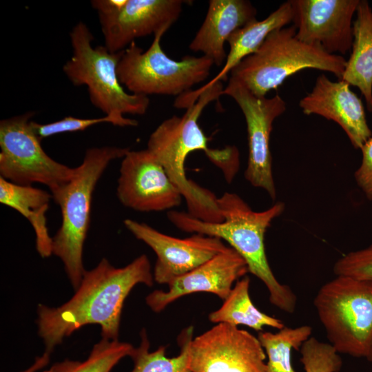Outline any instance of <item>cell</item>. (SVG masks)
I'll return each mask as SVG.
<instances>
[{
  "label": "cell",
  "mask_w": 372,
  "mask_h": 372,
  "mask_svg": "<svg viewBox=\"0 0 372 372\" xmlns=\"http://www.w3.org/2000/svg\"><path fill=\"white\" fill-rule=\"evenodd\" d=\"M368 360H369L371 362H372V350L369 355V357L366 358Z\"/></svg>",
  "instance_id": "cell-33"
},
{
  "label": "cell",
  "mask_w": 372,
  "mask_h": 372,
  "mask_svg": "<svg viewBox=\"0 0 372 372\" xmlns=\"http://www.w3.org/2000/svg\"><path fill=\"white\" fill-rule=\"evenodd\" d=\"M72 54L63 71L74 86L87 87L91 103L105 115L114 118L119 127H134L138 121L125 114H145L149 105L147 96L126 91L119 81L117 66L123 51L112 52L105 45L93 46L94 36L79 21L70 32Z\"/></svg>",
  "instance_id": "cell-5"
},
{
  "label": "cell",
  "mask_w": 372,
  "mask_h": 372,
  "mask_svg": "<svg viewBox=\"0 0 372 372\" xmlns=\"http://www.w3.org/2000/svg\"><path fill=\"white\" fill-rule=\"evenodd\" d=\"M134 347L118 340L102 338L94 345L88 358L74 372H110L123 358L131 356Z\"/></svg>",
  "instance_id": "cell-25"
},
{
  "label": "cell",
  "mask_w": 372,
  "mask_h": 372,
  "mask_svg": "<svg viewBox=\"0 0 372 372\" xmlns=\"http://www.w3.org/2000/svg\"><path fill=\"white\" fill-rule=\"evenodd\" d=\"M249 273L243 258L228 248L209 260L168 284V290H155L145 298L146 304L159 313L184 296L198 292L215 294L222 300L229 296L235 282Z\"/></svg>",
  "instance_id": "cell-15"
},
{
  "label": "cell",
  "mask_w": 372,
  "mask_h": 372,
  "mask_svg": "<svg viewBox=\"0 0 372 372\" xmlns=\"http://www.w3.org/2000/svg\"><path fill=\"white\" fill-rule=\"evenodd\" d=\"M101 123H110L113 125L119 126L118 121L114 118L107 115L91 118H82L69 116L48 123H39L32 121L31 125L41 141L43 138L61 133L83 131L92 125Z\"/></svg>",
  "instance_id": "cell-27"
},
{
  "label": "cell",
  "mask_w": 372,
  "mask_h": 372,
  "mask_svg": "<svg viewBox=\"0 0 372 372\" xmlns=\"http://www.w3.org/2000/svg\"><path fill=\"white\" fill-rule=\"evenodd\" d=\"M50 353L45 351L44 353L35 358L34 362L27 369L21 372H36L44 367L50 361Z\"/></svg>",
  "instance_id": "cell-32"
},
{
  "label": "cell",
  "mask_w": 372,
  "mask_h": 372,
  "mask_svg": "<svg viewBox=\"0 0 372 372\" xmlns=\"http://www.w3.org/2000/svg\"><path fill=\"white\" fill-rule=\"evenodd\" d=\"M353 23L352 52L340 80L357 87L372 112V9L366 0H360Z\"/></svg>",
  "instance_id": "cell-21"
},
{
  "label": "cell",
  "mask_w": 372,
  "mask_h": 372,
  "mask_svg": "<svg viewBox=\"0 0 372 372\" xmlns=\"http://www.w3.org/2000/svg\"><path fill=\"white\" fill-rule=\"evenodd\" d=\"M222 94L236 102L246 121L249 155L245 177L252 186L264 189L274 200L276 189L272 174L270 134L273 121L286 110V102L278 94L271 98L256 96L242 83L231 78Z\"/></svg>",
  "instance_id": "cell-10"
},
{
  "label": "cell",
  "mask_w": 372,
  "mask_h": 372,
  "mask_svg": "<svg viewBox=\"0 0 372 372\" xmlns=\"http://www.w3.org/2000/svg\"><path fill=\"white\" fill-rule=\"evenodd\" d=\"M335 276L372 281V245L346 254L334 264Z\"/></svg>",
  "instance_id": "cell-28"
},
{
  "label": "cell",
  "mask_w": 372,
  "mask_h": 372,
  "mask_svg": "<svg viewBox=\"0 0 372 372\" xmlns=\"http://www.w3.org/2000/svg\"><path fill=\"white\" fill-rule=\"evenodd\" d=\"M265 352L249 331L218 323L188 345L191 372H267Z\"/></svg>",
  "instance_id": "cell-11"
},
{
  "label": "cell",
  "mask_w": 372,
  "mask_h": 372,
  "mask_svg": "<svg viewBox=\"0 0 372 372\" xmlns=\"http://www.w3.org/2000/svg\"><path fill=\"white\" fill-rule=\"evenodd\" d=\"M166 32L154 34L145 51L135 41L123 51L116 72L130 93L179 96L209 76L214 63L209 57L187 55L176 61L165 54L161 40Z\"/></svg>",
  "instance_id": "cell-8"
},
{
  "label": "cell",
  "mask_w": 372,
  "mask_h": 372,
  "mask_svg": "<svg viewBox=\"0 0 372 372\" xmlns=\"http://www.w3.org/2000/svg\"><path fill=\"white\" fill-rule=\"evenodd\" d=\"M217 203L223 219L220 223L203 221L188 212L176 210L169 211L167 218L183 231L227 242L245 260L249 272L265 284L270 302L286 313H293L297 297L289 286L275 277L265 246V233L273 220L283 212L284 203L278 202L265 211H255L240 196L229 192L218 197Z\"/></svg>",
  "instance_id": "cell-3"
},
{
  "label": "cell",
  "mask_w": 372,
  "mask_h": 372,
  "mask_svg": "<svg viewBox=\"0 0 372 372\" xmlns=\"http://www.w3.org/2000/svg\"><path fill=\"white\" fill-rule=\"evenodd\" d=\"M184 3L182 0H127L116 14L99 17L104 45L112 52H119L137 38L167 31L179 18Z\"/></svg>",
  "instance_id": "cell-16"
},
{
  "label": "cell",
  "mask_w": 372,
  "mask_h": 372,
  "mask_svg": "<svg viewBox=\"0 0 372 372\" xmlns=\"http://www.w3.org/2000/svg\"><path fill=\"white\" fill-rule=\"evenodd\" d=\"M296 37L331 54H344L353 42V16L360 0H290Z\"/></svg>",
  "instance_id": "cell-14"
},
{
  "label": "cell",
  "mask_w": 372,
  "mask_h": 372,
  "mask_svg": "<svg viewBox=\"0 0 372 372\" xmlns=\"http://www.w3.org/2000/svg\"><path fill=\"white\" fill-rule=\"evenodd\" d=\"M92 7L99 17H109L118 12L127 3V0H92Z\"/></svg>",
  "instance_id": "cell-30"
},
{
  "label": "cell",
  "mask_w": 372,
  "mask_h": 372,
  "mask_svg": "<svg viewBox=\"0 0 372 372\" xmlns=\"http://www.w3.org/2000/svg\"><path fill=\"white\" fill-rule=\"evenodd\" d=\"M313 305L339 353L367 358L372 350V281L336 276L317 292Z\"/></svg>",
  "instance_id": "cell-7"
},
{
  "label": "cell",
  "mask_w": 372,
  "mask_h": 372,
  "mask_svg": "<svg viewBox=\"0 0 372 372\" xmlns=\"http://www.w3.org/2000/svg\"><path fill=\"white\" fill-rule=\"evenodd\" d=\"M80 362L65 360L53 364L48 370L43 372H74Z\"/></svg>",
  "instance_id": "cell-31"
},
{
  "label": "cell",
  "mask_w": 372,
  "mask_h": 372,
  "mask_svg": "<svg viewBox=\"0 0 372 372\" xmlns=\"http://www.w3.org/2000/svg\"><path fill=\"white\" fill-rule=\"evenodd\" d=\"M299 105L305 114H318L338 124L356 149H360L372 136L361 99L342 80L333 82L320 75Z\"/></svg>",
  "instance_id": "cell-17"
},
{
  "label": "cell",
  "mask_w": 372,
  "mask_h": 372,
  "mask_svg": "<svg viewBox=\"0 0 372 372\" xmlns=\"http://www.w3.org/2000/svg\"><path fill=\"white\" fill-rule=\"evenodd\" d=\"M154 280L145 254L118 268L102 258L94 268L85 271L80 285L68 302L57 307L38 305V333L45 351L50 353L65 338L87 324L99 325L102 338L118 340L127 296L136 285L152 287Z\"/></svg>",
  "instance_id": "cell-1"
},
{
  "label": "cell",
  "mask_w": 372,
  "mask_h": 372,
  "mask_svg": "<svg viewBox=\"0 0 372 372\" xmlns=\"http://www.w3.org/2000/svg\"><path fill=\"white\" fill-rule=\"evenodd\" d=\"M119 173L116 194L126 207L141 212L161 211L181 203L179 189L147 149L128 151Z\"/></svg>",
  "instance_id": "cell-12"
},
{
  "label": "cell",
  "mask_w": 372,
  "mask_h": 372,
  "mask_svg": "<svg viewBox=\"0 0 372 372\" xmlns=\"http://www.w3.org/2000/svg\"><path fill=\"white\" fill-rule=\"evenodd\" d=\"M52 194L32 185H20L0 177V203L23 216L35 233L36 249L42 258L52 254V237L47 226L46 212Z\"/></svg>",
  "instance_id": "cell-20"
},
{
  "label": "cell",
  "mask_w": 372,
  "mask_h": 372,
  "mask_svg": "<svg viewBox=\"0 0 372 372\" xmlns=\"http://www.w3.org/2000/svg\"><path fill=\"white\" fill-rule=\"evenodd\" d=\"M311 333L309 325L285 326L276 333L260 331L258 338L267 357V372H296L291 362L292 351L300 350Z\"/></svg>",
  "instance_id": "cell-23"
},
{
  "label": "cell",
  "mask_w": 372,
  "mask_h": 372,
  "mask_svg": "<svg viewBox=\"0 0 372 372\" xmlns=\"http://www.w3.org/2000/svg\"><path fill=\"white\" fill-rule=\"evenodd\" d=\"M293 21V9L289 1L282 3L265 19L254 20L236 30L228 39L229 52L220 71L207 83L196 90H190L176 98L178 108H187L196 102L199 94L214 83L226 80L228 74L242 59L254 53L268 35Z\"/></svg>",
  "instance_id": "cell-19"
},
{
  "label": "cell",
  "mask_w": 372,
  "mask_h": 372,
  "mask_svg": "<svg viewBox=\"0 0 372 372\" xmlns=\"http://www.w3.org/2000/svg\"><path fill=\"white\" fill-rule=\"evenodd\" d=\"M305 372H339L342 366L340 353L330 344L310 337L300 349Z\"/></svg>",
  "instance_id": "cell-26"
},
{
  "label": "cell",
  "mask_w": 372,
  "mask_h": 372,
  "mask_svg": "<svg viewBox=\"0 0 372 372\" xmlns=\"http://www.w3.org/2000/svg\"><path fill=\"white\" fill-rule=\"evenodd\" d=\"M123 223L137 239L156 254L153 276L159 284L168 285L228 248L221 239L216 237L194 234L186 238H178L132 219H125Z\"/></svg>",
  "instance_id": "cell-13"
},
{
  "label": "cell",
  "mask_w": 372,
  "mask_h": 372,
  "mask_svg": "<svg viewBox=\"0 0 372 372\" xmlns=\"http://www.w3.org/2000/svg\"><path fill=\"white\" fill-rule=\"evenodd\" d=\"M224 87L218 81L203 90L194 103L186 109L182 116H173L164 120L151 134L147 149L163 166L168 176L185 199L188 213L206 222L223 221L218 197L187 178L185 164L192 152L204 151L205 155L221 169L230 183L239 168V153L234 146L222 149L208 147L209 138L198 124L203 110L218 101Z\"/></svg>",
  "instance_id": "cell-2"
},
{
  "label": "cell",
  "mask_w": 372,
  "mask_h": 372,
  "mask_svg": "<svg viewBox=\"0 0 372 372\" xmlns=\"http://www.w3.org/2000/svg\"><path fill=\"white\" fill-rule=\"evenodd\" d=\"M33 115L26 112L0 121V177L20 185L43 184L52 194L72 178L76 167L46 154L31 125Z\"/></svg>",
  "instance_id": "cell-9"
},
{
  "label": "cell",
  "mask_w": 372,
  "mask_h": 372,
  "mask_svg": "<svg viewBox=\"0 0 372 372\" xmlns=\"http://www.w3.org/2000/svg\"><path fill=\"white\" fill-rule=\"evenodd\" d=\"M130 149L115 146L88 148L72 178L51 194L60 207L61 224L52 237V254L62 261L74 290L85 269L83 251L91 215L92 199L96 184L108 165L123 158Z\"/></svg>",
  "instance_id": "cell-4"
},
{
  "label": "cell",
  "mask_w": 372,
  "mask_h": 372,
  "mask_svg": "<svg viewBox=\"0 0 372 372\" xmlns=\"http://www.w3.org/2000/svg\"><path fill=\"white\" fill-rule=\"evenodd\" d=\"M296 34L294 25L275 30L254 53L231 70L229 78L238 81L258 96H265L289 76L305 69L329 72L340 80L347 60L300 41Z\"/></svg>",
  "instance_id": "cell-6"
},
{
  "label": "cell",
  "mask_w": 372,
  "mask_h": 372,
  "mask_svg": "<svg viewBox=\"0 0 372 372\" xmlns=\"http://www.w3.org/2000/svg\"><path fill=\"white\" fill-rule=\"evenodd\" d=\"M257 10L247 0H210L205 19L189 48L200 52L216 66L227 58L225 43L238 29L256 20Z\"/></svg>",
  "instance_id": "cell-18"
},
{
  "label": "cell",
  "mask_w": 372,
  "mask_h": 372,
  "mask_svg": "<svg viewBox=\"0 0 372 372\" xmlns=\"http://www.w3.org/2000/svg\"><path fill=\"white\" fill-rule=\"evenodd\" d=\"M250 279L245 276L236 282L222 306L211 312L208 318L213 323H226L232 326H247L256 331L265 327L280 329L282 321L260 311L252 302L249 296Z\"/></svg>",
  "instance_id": "cell-22"
},
{
  "label": "cell",
  "mask_w": 372,
  "mask_h": 372,
  "mask_svg": "<svg viewBox=\"0 0 372 372\" xmlns=\"http://www.w3.org/2000/svg\"><path fill=\"white\" fill-rule=\"evenodd\" d=\"M192 335V327L185 329L178 340L180 353L177 356L168 358L164 346L149 351L146 331L142 330L140 344L134 348L130 356L134 362L131 372H191L188 366V345Z\"/></svg>",
  "instance_id": "cell-24"
},
{
  "label": "cell",
  "mask_w": 372,
  "mask_h": 372,
  "mask_svg": "<svg viewBox=\"0 0 372 372\" xmlns=\"http://www.w3.org/2000/svg\"><path fill=\"white\" fill-rule=\"evenodd\" d=\"M360 149L362 161L354 176L358 186L368 199L372 200V136Z\"/></svg>",
  "instance_id": "cell-29"
}]
</instances>
